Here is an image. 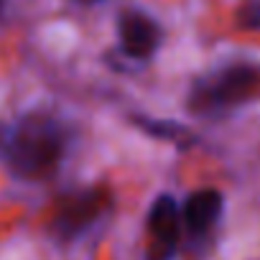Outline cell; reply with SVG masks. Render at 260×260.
<instances>
[{
  "instance_id": "cell-1",
  "label": "cell",
  "mask_w": 260,
  "mask_h": 260,
  "mask_svg": "<svg viewBox=\"0 0 260 260\" xmlns=\"http://www.w3.org/2000/svg\"><path fill=\"white\" fill-rule=\"evenodd\" d=\"M69 127L49 112H28L6 138L8 169L26 181L49 179L69 148Z\"/></svg>"
},
{
  "instance_id": "cell-2",
  "label": "cell",
  "mask_w": 260,
  "mask_h": 260,
  "mask_svg": "<svg viewBox=\"0 0 260 260\" xmlns=\"http://www.w3.org/2000/svg\"><path fill=\"white\" fill-rule=\"evenodd\" d=\"M257 97H260V67L250 61H235L194 82L189 92V110L202 117H222Z\"/></svg>"
},
{
  "instance_id": "cell-3",
  "label": "cell",
  "mask_w": 260,
  "mask_h": 260,
  "mask_svg": "<svg viewBox=\"0 0 260 260\" xmlns=\"http://www.w3.org/2000/svg\"><path fill=\"white\" fill-rule=\"evenodd\" d=\"M110 204H112V197L102 186L79 189V191L61 197V202H59V207L51 217L54 237L59 242H72V240L82 237L87 230H92L105 217Z\"/></svg>"
},
{
  "instance_id": "cell-4",
  "label": "cell",
  "mask_w": 260,
  "mask_h": 260,
  "mask_svg": "<svg viewBox=\"0 0 260 260\" xmlns=\"http://www.w3.org/2000/svg\"><path fill=\"white\" fill-rule=\"evenodd\" d=\"M146 232H148L146 260H174L181 242V212L174 197L169 194L156 197L148 212Z\"/></svg>"
},
{
  "instance_id": "cell-5",
  "label": "cell",
  "mask_w": 260,
  "mask_h": 260,
  "mask_svg": "<svg viewBox=\"0 0 260 260\" xmlns=\"http://www.w3.org/2000/svg\"><path fill=\"white\" fill-rule=\"evenodd\" d=\"M117 34H120V51L136 61L153 56L161 44L158 23L141 11H125L120 16Z\"/></svg>"
},
{
  "instance_id": "cell-6",
  "label": "cell",
  "mask_w": 260,
  "mask_h": 260,
  "mask_svg": "<svg viewBox=\"0 0 260 260\" xmlns=\"http://www.w3.org/2000/svg\"><path fill=\"white\" fill-rule=\"evenodd\" d=\"M222 214V194L217 189H199L189 194L181 207V230L191 240H209Z\"/></svg>"
},
{
  "instance_id": "cell-7",
  "label": "cell",
  "mask_w": 260,
  "mask_h": 260,
  "mask_svg": "<svg viewBox=\"0 0 260 260\" xmlns=\"http://www.w3.org/2000/svg\"><path fill=\"white\" fill-rule=\"evenodd\" d=\"M136 122H141V127H146L151 136H158V138H179V136H186V130L176 122H158V120H146V117H136Z\"/></svg>"
},
{
  "instance_id": "cell-8",
  "label": "cell",
  "mask_w": 260,
  "mask_h": 260,
  "mask_svg": "<svg viewBox=\"0 0 260 260\" xmlns=\"http://www.w3.org/2000/svg\"><path fill=\"white\" fill-rule=\"evenodd\" d=\"M240 23H242L245 28L260 31V0H250V3L242 8V13H240Z\"/></svg>"
},
{
  "instance_id": "cell-9",
  "label": "cell",
  "mask_w": 260,
  "mask_h": 260,
  "mask_svg": "<svg viewBox=\"0 0 260 260\" xmlns=\"http://www.w3.org/2000/svg\"><path fill=\"white\" fill-rule=\"evenodd\" d=\"M79 3H102V0H79Z\"/></svg>"
},
{
  "instance_id": "cell-10",
  "label": "cell",
  "mask_w": 260,
  "mask_h": 260,
  "mask_svg": "<svg viewBox=\"0 0 260 260\" xmlns=\"http://www.w3.org/2000/svg\"><path fill=\"white\" fill-rule=\"evenodd\" d=\"M3 6H6V0H0V11H3Z\"/></svg>"
}]
</instances>
